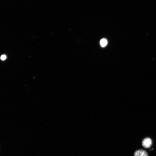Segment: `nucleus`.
Returning a JSON list of instances; mask_svg holds the SVG:
<instances>
[{"mask_svg": "<svg viewBox=\"0 0 156 156\" xmlns=\"http://www.w3.org/2000/svg\"><path fill=\"white\" fill-rule=\"evenodd\" d=\"M142 144L144 147L146 148H149L152 145V140L149 138H146L142 140Z\"/></svg>", "mask_w": 156, "mask_h": 156, "instance_id": "f257e3e1", "label": "nucleus"}, {"mask_svg": "<svg viewBox=\"0 0 156 156\" xmlns=\"http://www.w3.org/2000/svg\"><path fill=\"white\" fill-rule=\"evenodd\" d=\"M134 156H148V154L144 150L139 149L135 151Z\"/></svg>", "mask_w": 156, "mask_h": 156, "instance_id": "f03ea898", "label": "nucleus"}, {"mask_svg": "<svg viewBox=\"0 0 156 156\" xmlns=\"http://www.w3.org/2000/svg\"><path fill=\"white\" fill-rule=\"evenodd\" d=\"M100 43L102 47H105L107 44V41L106 39L103 38L101 40Z\"/></svg>", "mask_w": 156, "mask_h": 156, "instance_id": "7ed1b4c3", "label": "nucleus"}, {"mask_svg": "<svg viewBox=\"0 0 156 156\" xmlns=\"http://www.w3.org/2000/svg\"><path fill=\"white\" fill-rule=\"evenodd\" d=\"M6 56L4 55H2L0 57L1 59L2 60H4L6 59Z\"/></svg>", "mask_w": 156, "mask_h": 156, "instance_id": "20e7f679", "label": "nucleus"}]
</instances>
